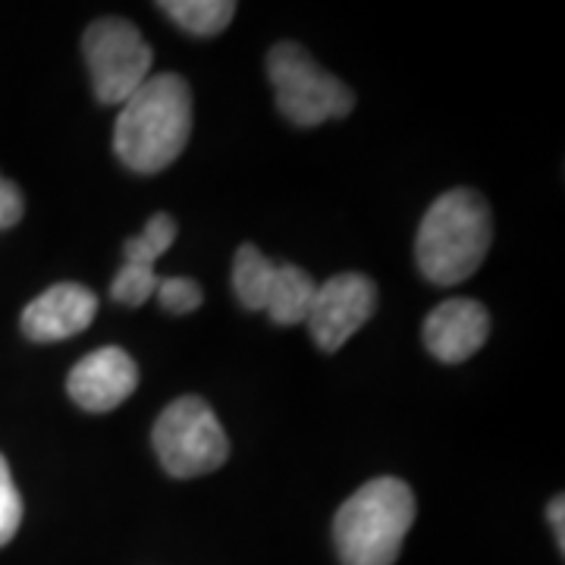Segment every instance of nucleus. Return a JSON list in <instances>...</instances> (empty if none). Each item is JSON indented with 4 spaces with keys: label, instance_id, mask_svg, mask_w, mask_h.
I'll use <instances>...</instances> for the list:
<instances>
[{
    "label": "nucleus",
    "instance_id": "obj_1",
    "mask_svg": "<svg viewBox=\"0 0 565 565\" xmlns=\"http://www.w3.org/2000/svg\"><path fill=\"white\" fill-rule=\"evenodd\" d=\"M114 151L132 173H161L192 139V88L177 73H158L120 104Z\"/></svg>",
    "mask_w": 565,
    "mask_h": 565
},
{
    "label": "nucleus",
    "instance_id": "obj_2",
    "mask_svg": "<svg viewBox=\"0 0 565 565\" xmlns=\"http://www.w3.org/2000/svg\"><path fill=\"white\" fill-rule=\"evenodd\" d=\"M493 243L490 204L475 189H449L427 207L415 239L422 274L437 286H456L478 274Z\"/></svg>",
    "mask_w": 565,
    "mask_h": 565
},
{
    "label": "nucleus",
    "instance_id": "obj_3",
    "mask_svg": "<svg viewBox=\"0 0 565 565\" xmlns=\"http://www.w3.org/2000/svg\"><path fill=\"white\" fill-rule=\"evenodd\" d=\"M415 493L399 478L359 487L333 519V544L343 565H393L415 522Z\"/></svg>",
    "mask_w": 565,
    "mask_h": 565
},
{
    "label": "nucleus",
    "instance_id": "obj_4",
    "mask_svg": "<svg viewBox=\"0 0 565 565\" xmlns=\"http://www.w3.org/2000/svg\"><path fill=\"white\" fill-rule=\"evenodd\" d=\"M267 76L280 114L296 126H321L352 114L355 95L343 79L327 73L302 44L280 41L267 54Z\"/></svg>",
    "mask_w": 565,
    "mask_h": 565
},
{
    "label": "nucleus",
    "instance_id": "obj_5",
    "mask_svg": "<svg viewBox=\"0 0 565 565\" xmlns=\"http://www.w3.org/2000/svg\"><path fill=\"white\" fill-rule=\"evenodd\" d=\"M154 449L173 478H202L230 459V440L214 408L202 396H180L154 424Z\"/></svg>",
    "mask_w": 565,
    "mask_h": 565
},
{
    "label": "nucleus",
    "instance_id": "obj_6",
    "mask_svg": "<svg viewBox=\"0 0 565 565\" xmlns=\"http://www.w3.org/2000/svg\"><path fill=\"white\" fill-rule=\"evenodd\" d=\"M82 54L102 104H122L151 79L154 51L139 29L120 17L92 22L82 35Z\"/></svg>",
    "mask_w": 565,
    "mask_h": 565
},
{
    "label": "nucleus",
    "instance_id": "obj_7",
    "mask_svg": "<svg viewBox=\"0 0 565 565\" xmlns=\"http://www.w3.org/2000/svg\"><path fill=\"white\" fill-rule=\"evenodd\" d=\"M377 308V286L364 274H337L315 289L308 308V330L321 352L343 349Z\"/></svg>",
    "mask_w": 565,
    "mask_h": 565
},
{
    "label": "nucleus",
    "instance_id": "obj_8",
    "mask_svg": "<svg viewBox=\"0 0 565 565\" xmlns=\"http://www.w3.org/2000/svg\"><path fill=\"white\" fill-rule=\"evenodd\" d=\"M139 386V364L120 345H104L98 352L85 355L66 377L70 399L92 412L104 415L120 408Z\"/></svg>",
    "mask_w": 565,
    "mask_h": 565
},
{
    "label": "nucleus",
    "instance_id": "obj_9",
    "mask_svg": "<svg viewBox=\"0 0 565 565\" xmlns=\"http://www.w3.org/2000/svg\"><path fill=\"white\" fill-rule=\"evenodd\" d=\"M98 315V296L82 282H54L22 308V333L35 343H61L88 330Z\"/></svg>",
    "mask_w": 565,
    "mask_h": 565
},
{
    "label": "nucleus",
    "instance_id": "obj_10",
    "mask_svg": "<svg viewBox=\"0 0 565 565\" xmlns=\"http://www.w3.org/2000/svg\"><path fill=\"white\" fill-rule=\"evenodd\" d=\"M490 315L475 299H446L424 321V345L444 364H462L484 349Z\"/></svg>",
    "mask_w": 565,
    "mask_h": 565
},
{
    "label": "nucleus",
    "instance_id": "obj_11",
    "mask_svg": "<svg viewBox=\"0 0 565 565\" xmlns=\"http://www.w3.org/2000/svg\"><path fill=\"white\" fill-rule=\"evenodd\" d=\"M315 289H318V282L311 280V274H305L302 267L277 264V274H274V282H270L264 311L270 315V321L282 323V327L302 323L308 318Z\"/></svg>",
    "mask_w": 565,
    "mask_h": 565
},
{
    "label": "nucleus",
    "instance_id": "obj_12",
    "mask_svg": "<svg viewBox=\"0 0 565 565\" xmlns=\"http://www.w3.org/2000/svg\"><path fill=\"white\" fill-rule=\"evenodd\" d=\"M158 7L195 39L221 35L236 17L233 0H161Z\"/></svg>",
    "mask_w": 565,
    "mask_h": 565
},
{
    "label": "nucleus",
    "instance_id": "obj_13",
    "mask_svg": "<svg viewBox=\"0 0 565 565\" xmlns=\"http://www.w3.org/2000/svg\"><path fill=\"white\" fill-rule=\"evenodd\" d=\"M274 274H277V264L267 262L258 245H239L233 258V289L245 311H264Z\"/></svg>",
    "mask_w": 565,
    "mask_h": 565
},
{
    "label": "nucleus",
    "instance_id": "obj_14",
    "mask_svg": "<svg viewBox=\"0 0 565 565\" xmlns=\"http://www.w3.org/2000/svg\"><path fill=\"white\" fill-rule=\"evenodd\" d=\"M177 243V221L170 214H151V221L145 223L139 236L126 239L122 245V255L126 264H141V267H154L158 258L170 245Z\"/></svg>",
    "mask_w": 565,
    "mask_h": 565
},
{
    "label": "nucleus",
    "instance_id": "obj_15",
    "mask_svg": "<svg viewBox=\"0 0 565 565\" xmlns=\"http://www.w3.org/2000/svg\"><path fill=\"white\" fill-rule=\"evenodd\" d=\"M158 270L154 267H141V264H122L120 274L110 282V299L129 308H139L145 305L154 292H158Z\"/></svg>",
    "mask_w": 565,
    "mask_h": 565
},
{
    "label": "nucleus",
    "instance_id": "obj_16",
    "mask_svg": "<svg viewBox=\"0 0 565 565\" xmlns=\"http://www.w3.org/2000/svg\"><path fill=\"white\" fill-rule=\"evenodd\" d=\"M22 525L20 487L10 475V465L0 456V546H7Z\"/></svg>",
    "mask_w": 565,
    "mask_h": 565
},
{
    "label": "nucleus",
    "instance_id": "obj_17",
    "mask_svg": "<svg viewBox=\"0 0 565 565\" xmlns=\"http://www.w3.org/2000/svg\"><path fill=\"white\" fill-rule=\"evenodd\" d=\"M158 302L163 305V311L170 315H189L195 308H202L204 289L192 277H167L158 282Z\"/></svg>",
    "mask_w": 565,
    "mask_h": 565
},
{
    "label": "nucleus",
    "instance_id": "obj_18",
    "mask_svg": "<svg viewBox=\"0 0 565 565\" xmlns=\"http://www.w3.org/2000/svg\"><path fill=\"white\" fill-rule=\"evenodd\" d=\"M22 211H25V202H22L20 185L0 177V230L17 226L22 221Z\"/></svg>",
    "mask_w": 565,
    "mask_h": 565
},
{
    "label": "nucleus",
    "instance_id": "obj_19",
    "mask_svg": "<svg viewBox=\"0 0 565 565\" xmlns=\"http://www.w3.org/2000/svg\"><path fill=\"white\" fill-rule=\"evenodd\" d=\"M565 500L563 497H556L553 503H550V509H546V519H550V525H553V531H556V544H559V550H565Z\"/></svg>",
    "mask_w": 565,
    "mask_h": 565
}]
</instances>
